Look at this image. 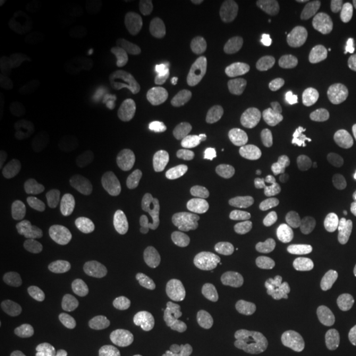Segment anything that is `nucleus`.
<instances>
[{
    "label": "nucleus",
    "instance_id": "nucleus-4",
    "mask_svg": "<svg viewBox=\"0 0 356 356\" xmlns=\"http://www.w3.org/2000/svg\"><path fill=\"white\" fill-rule=\"evenodd\" d=\"M38 323L37 341L44 350L65 348L86 332V314L74 302L53 299L35 310Z\"/></svg>",
    "mask_w": 356,
    "mask_h": 356
},
{
    "label": "nucleus",
    "instance_id": "nucleus-17",
    "mask_svg": "<svg viewBox=\"0 0 356 356\" xmlns=\"http://www.w3.org/2000/svg\"><path fill=\"white\" fill-rule=\"evenodd\" d=\"M79 356H122V338L113 327H104L84 343Z\"/></svg>",
    "mask_w": 356,
    "mask_h": 356
},
{
    "label": "nucleus",
    "instance_id": "nucleus-20",
    "mask_svg": "<svg viewBox=\"0 0 356 356\" xmlns=\"http://www.w3.org/2000/svg\"><path fill=\"white\" fill-rule=\"evenodd\" d=\"M348 25L351 32L356 35V0H351L348 3Z\"/></svg>",
    "mask_w": 356,
    "mask_h": 356
},
{
    "label": "nucleus",
    "instance_id": "nucleus-18",
    "mask_svg": "<svg viewBox=\"0 0 356 356\" xmlns=\"http://www.w3.org/2000/svg\"><path fill=\"white\" fill-rule=\"evenodd\" d=\"M101 19V8L95 3H79V6L71 7L66 13L65 22L66 25L74 30H89L95 26Z\"/></svg>",
    "mask_w": 356,
    "mask_h": 356
},
{
    "label": "nucleus",
    "instance_id": "nucleus-8",
    "mask_svg": "<svg viewBox=\"0 0 356 356\" xmlns=\"http://www.w3.org/2000/svg\"><path fill=\"white\" fill-rule=\"evenodd\" d=\"M275 129L291 142V162L293 167L305 168L318 159L320 149H322L318 132L304 119L287 115V118L279 119Z\"/></svg>",
    "mask_w": 356,
    "mask_h": 356
},
{
    "label": "nucleus",
    "instance_id": "nucleus-7",
    "mask_svg": "<svg viewBox=\"0 0 356 356\" xmlns=\"http://www.w3.org/2000/svg\"><path fill=\"white\" fill-rule=\"evenodd\" d=\"M292 115L304 119L318 134L328 137H346L353 132V122L341 111L333 109L310 96H296L291 102Z\"/></svg>",
    "mask_w": 356,
    "mask_h": 356
},
{
    "label": "nucleus",
    "instance_id": "nucleus-10",
    "mask_svg": "<svg viewBox=\"0 0 356 356\" xmlns=\"http://www.w3.org/2000/svg\"><path fill=\"white\" fill-rule=\"evenodd\" d=\"M101 207L95 200H78L47 222V231L51 236L58 238H68V236H76L86 231L96 218L99 216Z\"/></svg>",
    "mask_w": 356,
    "mask_h": 356
},
{
    "label": "nucleus",
    "instance_id": "nucleus-13",
    "mask_svg": "<svg viewBox=\"0 0 356 356\" xmlns=\"http://www.w3.org/2000/svg\"><path fill=\"white\" fill-rule=\"evenodd\" d=\"M111 89L106 83L95 78H86L83 81L68 86L61 95V102L65 108L74 113H88L99 108L109 99Z\"/></svg>",
    "mask_w": 356,
    "mask_h": 356
},
{
    "label": "nucleus",
    "instance_id": "nucleus-3",
    "mask_svg": "<svg viewBox=\"0 0 356 356\" xmlns=\"http://www.w3.org/2000/svg\"><path fill=\"white\" fill-rule=\"evenodd\" d=\"M234 163L228 147L216 142H188L163 159L162 173L175 185H195L204 177L226 175Z\"/></svg>",
    "mask_w": 356,
    "mask_h": 356
},
{
    "label": "nucleus",
    "instance_id": "nucleus-1",
    "mask_svg": "<svg viewBox=\"0 0 356 356\" xmlns=\"http://www.w3.org/2000/svg\"><path fill=\"white\" fill-rule=\"evenodd\" d=\"M273 203L277 216L291 226L318 221L333 236H340L346 233L351 225L350 211L335 191L315 177L284 178L274 186Z\"/></svg>",
    "mask_w": 356,
    "mask_h": 356
},
{
    "label": "nucleus",
    "instance_id": "nucleus-5",
    "mask_svg": "<svg viewBox=\"0 0 356 356\" xmlns=\"http://www.w3.org/2000/svg\"><path fill=\"white\" fill-rule=\"evenodd\" d=\"M340 279V259L328 246L312 249L293 277V291L305 304H323L335 292Z\"/></svg>",
    "mask_w": 356,
    "mask_h": 356
},
{
    "label": "nucleus",
    "instance_id": "nucleus-14",
    "mask_svg": "<svg viewBox=\"0 0 356 356\" xmlns=\"http://www.w3.org/2000/svg\"><path fill=\"white\" fill-rule=\"evenodd\" d=\"M30 167L26 162L24 144L8 139L0 147V175L2 185L15 190H24L30 177Z\"/></svg>",
    "mask_w": 356,
    "mask_h": 356
},
{
    "label": "nucleus",
    "instance_id": "nucleus-15",
    "mask_svg": "<svg viewBox=\"0 0 356 356\" xmlns=\"http://www.w3.org/2000/svg\"><path fill=\"white\" fill-rule=\"evenodd\" d=\"M218 84V73L210 65L195 63L184 66L173 74V88L180 95L200 97L211 92Z\"/></svg>",
    "mask_w": 356,
    "mask_h": 356
},
{
    "label": "nucleus",
    "instance_id": "nucleus-21",
    "mask_svg": "<svg viewBox=\"0 0 356 356\" xmlns=\"http://www.w3.org/2000/svg\"><path fill=\"white\" fill-rule=\"evenodd\" d=\"M12 6H15L13 0H2V2H0V15H6V13L12 8Z\"/></svg>",
    "mask_w": 356,
    "mask_h": 356
},
{
    "label": "nucleus",
    "instance_id": "nucleus-12",
    "mask_svg": "<svg viewBox=\"0 0 356 356\" xmlns=\"http://www.w3.org/2000/svg\"><path fill=\"white\" fill-rule=\"evenodd\" d=\"M24 274L26 282L40 292H53L65 282V270L55 257L35 252L25 261Z\"/></svg>",
    "mask_w": 356,
    "mask_h": 356
},
{
    "label": "nucleus",
    "instance_id": "nucleus-2",
    "mask_svg": "<svg viewBox=\"0 0 356 356\" xmlns=\"http://www.w3.org/2000/svg\"><path fill=\"white\" fill-rule=\"evenodd\" d=\"M81 60L76 43L55 26L35 33L20 58L26 73L47 86H60L73 79L81 70Z\"/></svg>",
    "mask_w": 356,
    "mask_h": 356
},
{
    "label": "nucleus",
    "instance_id": "nucleus-9",
    "mask_svg": "<svg viewBox=\"0 0 356 356\" xmlns=\"http://www.w3.org/2000/svg\"><path fill=\"white\" fill-rule=\"evenodd\" d=\"M30 172L43 170L60 154H78L79 147L66 136L56 132H35L22 142Z\"/></svg>",
    "mask_w": 356,
    "mask_h": 356
},
{
    "label": "nucleus",
    "instance_id": "nucleus-6",
    "mask_svg": "<svg viewBox=\"0 0 356 356\" xmlns=\"http://www.w3.org/2000/svg\"><path fill=\"white\" fill-rule=\"evenodd\" d=\"M312 63L328 88L338 89L353 74L356 48L345 33L320 30L312 42Z\"/></svg>",
    "mask_w": 356,
    "mask_h": 356
},
{
    "label": "nucleus",
    "instance_id": "nucleus-19",
    "mask_svg": "<svg viewBox=\"0 0 356 356\" xmlns=\"http://www.w3.org/2000/svg\"><path fill=\"white\" fill-rule=\"evenodd\" d=\"M147 356H197L193 345L184 338H162L152 345Z\"/></svg>",
    "mask_w": 356,
    "mask_h": 356
},
{
    "label": "nucleus",
    "instance_id": "nucleus-11",
    "mask_svg": "<svg viewBox=\"0 0 356 356\" xmlns=\"http://www.w3.org/2000/svg\"><path fill=\"white\" fill-rule=\"evenodd\" d=\"M256 15V6L251 0H220L216 2L215 24L225 37H239L251 26Z\"/></svg>",
    "mask_w": 356,
    "mask_h": 356
},
{
    "label": "nucleus",
    "instance_id": "nucleus-16",
    "mask_svg": "<svg viewBox=\"0 0 356 356\" xmlns=\"http://www.w3.org/2000/svg\"><path fill=\"white\" fill-rule=\"evenodd\" d=\"M0 215L12 225H29L33 220V204L22 190L2 185L0 188Z\"/></svg>",
    "mask_w": 356,
    "mask_h": 356
}]
</instances>
